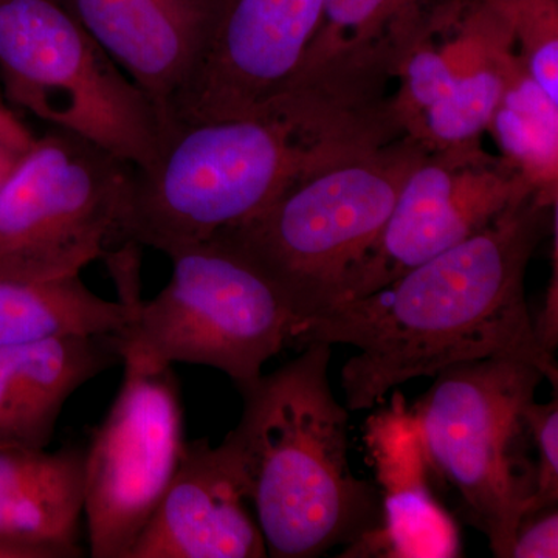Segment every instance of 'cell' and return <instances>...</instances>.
Returning <instances> with one entry per match:
<instances>
[{"instance_id": "1", "label": "cell", "mask_w": 558, "mask_h": 558, "mask_svg": "<svg viewBox=\"0 0 558 558\" xmlns=\"http://www.w3.org/2000/svg\"><path fill=\"white\" fill-rule=\"evenodd\" d=\"M549 208L527 197L385 288L301 319L290 343L357 349L341 369L352 411L373 409L407 381L483 359L532 363L557 391L556 357L539 343L524 290Z\"/></svg>"}, {"instance_id": "2", "label": "cell", "mask_w": 558, "mask_h": 558, "mask_svg": "<svg viewBox=\"0 0 558 558\" xmlns=\"http://www.w3.org/2000/svg\"><path fill=\"white\" fill-rule=\"evenodd\" d=\"M303 354L241 389L240 424L223 442L236 459L267 557L315 558L379 531V488L348 461L347 405L330 388L332 347Z\"/></svg>"}, {"instance_id": "3", "label": "cell", "mask_w": 558, "mask_h": 558, "mask_svg": "<svg viewBox=\"0 0 558 558\" xmlns=\"http://www.w3.org/2000/svg\"><path fill=\"white\" fill-rule=\"evenodd\" d=\"M376 143L323 121L252 113L174 124L135 167L120 244L165 255L255 218L304 175Z\"/></svg>"}, {"instance_id": "4", "label": "cell", "mask_w": 558, "mask_h": 558, "mask_svg": "<svg viewBox=\"0 0 558 558\" xmlns=\"http://www.w3.org/2000/svg\"><path fill=\"white\" fill-rule=\"evenodd\" d=\"M418 140L359 150L304 175L255 218L222 231L281 290L299 322L347 299L373 255Z\"/></svg>"}, {"instance_id": "5", "label": "cell", "mask_w": 558, "mask_h": 558, "mask_svg": "<svg viewBox=\"0 0 558 558\" xmlns=\"http://www.w3.org/2000/svg\"><path fill=\"white\" fill-rule=\"evenodd\" d=\"M168 258L172 274L159 295L126 303L130 319L116 336L121 362L142 371L174 363L209 366L240 391L255 384L299 323L289 301L226 238L179 248Z\"/></svg>"}, {"instance_id": "6", "label": "cell", "mask_w": 558, "mask_h": 558, "mask_svg": "<svg viewBox=\"0 0 558 558\" xmlns=\"http://www.w3.org/2000/svg\"><path fill=\"white\" fill-rule=\"evenodd\" d=\"M433 379L411 407L433 472L458 492L494 556L510 558L537 488L524 413L545 374L524 360L497 357L459 363Z\"/></svg>"}, {"instance_id": "7", "label": "cell", "mask_w": 558, "mask_h": 558, "mask_svg": "<svg viewBox=\"0 0 558 558\" xmlns=\"http://www.w3.org/2000/svg\"><path fill=\"white\" fill-rule=\"evenodd\" d=\"M0 90L11 109L137 168L156 159L167 132L137 84L54 0H0Z\"/></svg>"}, {"instance_id": "8", "label": "cell", "mask_w": 558, "mask_h": 558, "mask_svg": "<svg viewBox=\"0 0 558 558\" xmlns=\"http://www.w3.org/2000/svg\"><path fill=\"white\" fill-rule=\"evenodd\" d=\"M135 165L50 128L0 190V270L75 277L120 245Z\"/></svg>"}, {"instance_id": "9", "label": "cell", "mask_w": 558, "mask_h": 558, "mask_svg": "<svg viewBox=\"0 0 558 558\" xmlns=\"http://www.w3.org/2000/svg\"><path fill=\"white\" fill-rule=\"evenodd\" d=\"M172 366L124 365L123 384L84 449V517L90 557L128 558L185 453Z\"/></svg>"}, {"instance_id": "10", "label": "cell", "mask_w": 558, "mask_h": 558, "mask_svg": "<svg viewBox=\"0 0 558 558\" xmlns=\"http://www.w3.org/2000/svg\"><path fill=\"white\" fill-rule=\"evenodd\" d=\"M446 150L433 159L425 154L407 175L373 255L343 301L385 288L535 196L515 168L494 163L473 143Z\"/></svg>"}, {"instance_id": "11", "label": "cell", "mask_w": 558, "mask_h": 558, "mask_svg": "<svg viewBox=\"0 0 558 558\" xmlns=\"http://www.w3.org/2000/svg\"><path fill=\"white\" fill-rule=\"evenodd\" d=\"M325 0H230L204 57L172 98L167 128L252 116L288 86Z\"/></svg>"}, {"instance_id": "12", "label": "cell", "mask_w": 558, "mask_h": 558, "mask_svg": "<svg viewBox=\"0 0 558 558\" xmlns=\"http://www.w3.org/2000/svg\"><path fill=\"white\" fill-rule=\"evenodd\" d=\"M266 542L227 444L186 442L174 478L128 558H263Z\"/></svg>"}, {"instance_id": "13", "label": "cell", "mask_w": 558, "mask_h": 558, "mask_svg": "<svg viewBox=\"0 0 558 558\" xmlns=\"http://www.w3.org/2000/svg\"><path fill=\"white\" fill-rule=\"evenodd\" d=\"M108 51L165 124L230 0H54ZM167 128V124H165Z\"/></svg>"}, {"instance_id": "14", "label": "cell", "mask_w": 558, "mask_h": 558, "mask_svg": "<svg viewBox=\"0 0 558 558\" xmlns=\"http://www.w3.org/2000/svg\"><path fill=\"white\" fill-rule=\"evenodd\" d=\"M363 440L376 470L384 523L343 557H461L457 523L433 490L435 472L402 395L396 392L388 409L366 421Z\"/></svg>"}, {"instance_id": "15", "label": "cell", "mask_w": 558, "mask_h": 558, "mask_svg": "<svg viewBox=\"0 0 558 558\" xmlns=\"http://www.w3.org/2000/svg\"><path fill=\"white\" fill-rule=\"evenodd\" d=\"M117 362L116 333L0 347V447L47 449L70 396Z\"/></svg>"}, {"instance_id": "16", "label": "cell", "mask_w": 558, "mask_h": 558, "mask_svg": "<svg viewBox=\"0 0 558 558\" xmlns=\"http://www.w3.org/2000/svg\"><path fill=\"white\" fill-rule=\"evenodd\" d=\"M84 449L0 447V532L84 556Z\"/></svg>"}, {"instance_id": "17", "label": "cell", "mask_w": 558, "mask_h": 558, "mask_svg": "<svg viewBox=\"0 0 558 558\" xmlns=\"http://www.w3.org/2000/svg\"><path fill=\"white\" fill-rule=\"evenodd\" d=\"M131 307L92 292L80 275L39 279L0 270V347L120 333Z\"/></svg>"}, {"instance_id": "18", "label": "cell", "mask_w": 558, "mask_h": 558, "mask_svg": "<svg viewBox=\"0 0 558 558\" xmlns=\"http://www.w3.org/2000/svg\"><path fill=\"white\" fill-rule=\"evenodd\" d=\"M506 161L520 172L542 204L557 202L558 105L529 75L521 58L506 72L505 94L490 126Z\"/></svg>"}, {"instance_id": "19", "label": "cell", "mask_w": 558, "mask_h": 558, "mask_svg": "<svg viewBox=\"0 0 558 558\" xmlns=\"http://www.w3.org/2000/svg\"><path fill=\"white\" fill-rule=\"evenodd\" d=\"M510 44H501L486 57L454 68L453 86L417 117L411 128L413 138L435 143L442 149L475 143L501 105L506 72L513 58Z\"/></svg>"}, {"instance_id": "20", "label": "cell", "mask_w": 558, "mask_h": 558, "mask_svg": "<svg viewBox=\"0 0 558 558\" xmlns=\"http://www.w3.org/2000/svg\"><path fill=\"white\" fill-rule=\"evenodd\" d=\"M414 0H325L322 25L304 53L293 81H306L328 75L330 70L354 62L360 47L396 16L409 9Z\"/></svg>"}, {"instance_id": "21", "label": "cell", "mask_w": 558, "mask_h": 558, "mask_svg": "<svg viewBox=\"0 0 558 558\" xmlns=\"http://www.w3.org/2000/svg\"><path fill=\"white\" fill-rule=\"evenodd\" d=\"M521 46V61L539 89L558 105V0H480Z\"/></svg>"}, {"instance_id": "22", "label": "cell", "mask_w": 558, "mask_h": 558, "mask_svg": "<svg viewBox=\"0 0 558 558\" xmlns=\"http://www.w3.org/2000/svg\"><path fill=\"white\" fill-rule=\"evenodd\" d=\"M532 447L537 450V488L532 512L553 508L558 502V400L557 392L548 403L531 402L524 413ZM526 519V517H524Z\"/></svg>"}, {"instance_id": "23", "label": "cell", "mask_w": 558, "mask_h": 558, "mask_svg": "<svg viewBox=\"0 0 558 558\" xmlns=\"http://www.w3.org/2000/svg\"><path fill=\"white\" fill-rule=\"evenodd\" d=\"M556 557H558L557 506L529 513L517 531L510 558Z\"/></svg>"}, {"instance_id": "24", "label": "cell", "mask_w": 558, "mask_h": 558, "mask_svg": "<svg viewBox=\"0 0 558 558\" xmlns=\"http://www.w3.org/2000/svg\"><path fill=\"white\" fill-rule=\"evenodd\" d=\"M35 138L16 112L5 101H0V190L31 150Z\"/></svg>"}, {"instance_id": "25", "label": "cell", "mask_w": 558, "mask_h": 558, "mask_svg": "<svg viewBox=\"0 0 558 558\" xmlns=\"http://www.w3.org/2000/svg\"><path fill=\"white\" fill-rule=\"evenodd\" d=\"M78 554L62 546L0 532V558H76Z\"/></svg>"}, {"instance_id": "26", "label": "cell", "mask_w": 558, "mask_h": 558, "mask_svg": "<svg viewBox=\"0 0 558 558\" xmlns=\"http://www.w3.org/2000/svg\"><path fill=\"white\" fill-rule=\"evenodd\" d=\"M0 101H5V100H3L2 90H0Z\"/></svg>"}]
</instances>
